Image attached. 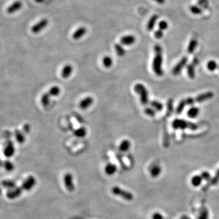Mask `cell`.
<instances>
[{
    "instance_id": "44dd1931",
    "label": "cell",
    "mask_w": 219,
    "mask_h": 219,
    "mask_svg": "<svg viewBox=\"0 0 219 219\" xmlns=\"http://www.w3.org/2000/svg\"><path fill=\"white\" fill-rule=\"evenodd\" d=\"M130 147H131V143H130V141L128 140H124L123 141H121L119 147V148L120 151L123 152H127L128 150L130 149Z\"/></svg>"
},
{
    "instance_id": "4fadbf2b",
    "label": "cell",
    "mask_w": 219,
    "mask_h": 219,
    "mask_svg": "<svg viewBox=\"0 0 219 219\" xmlns=\"http://www.w3.org/2000/svg\"><path fill=\"white\" fill-rule=\"evenodd\" d=\"M87 32V29L85 27H80L78 28L73 34V39L77 40L84 36Z\"/></svg>"
},
{
    "instance_id": "74e56055",
    "label": "cell",
    "mask_w": 219,
    "mask_h": 219,
    "mask_svg": "<svg viewBox=\"0 0 219 219\" xmlns=\"http://www.w3.org/2000/svg\"><path fill=\"white\" fill-rule=\"evenodd\" d=\"M184 101L186 105H193L195 103V99L191 98V97L185 99H184Z\"/></svg>"
},
{
    "instance_id": "3957f363",
    "label": "cell",
    "mask_w": 219,
    "mask_h": 219,
    "mask_svg": "<svg viewBox=\"0 0 219 219\" xmlns=\"http://www.w3.org/2000/svg\"><path fill=\"white\" fill-rule=\"evenodd\" d=\"M134 90L140 95L141 104L147 105L148 102V93L146 87L141 84H137L134 87Z\"/></svg>"
},
{
    "instance_id": "836d02e7",
    "label": "cell",
    "mask_w": 219,
    "mask_h": 219,
    "mask_svg": "<svg viewBox=\"0 0 219 219\" xmlns=\"http://www.w3.org/2000/svg\"><path fill=\"white\" fill-rule=\"evenodd\" d=\"M158 27H159V29L162 30V31H164V30H166L168 27H169V24L166 21H161L159 23H158Z\"/></svg>"
},
{
    "instance_id": "e575fe53",
    "label": "cell",
    "mask_w": 219,
    "mask_h": 219,
    "mask_svg": "<svg viewBox=\"0 0 219 219\" xmlns=\"http://www.w3.org/2000/svg\"><path fill=\"white\" fill-rule=\"evenodd\" d=\"M186 106L184 100H182L180 104H178L177 108V114H181L182 113V110L184 109V107Z\"/></svg>"
},
{
    "instance_id": "6da1fadb",
    "label": "cell",
    "mask_w": 219,
    "mask_h": 219,
    "mask_svg": "<svg viewBox=\"0 0 219 219\" xmlns=\"http://www.w3.org/2000/svg\"><path fill=\"white\" fill-rule=\"evenodd\" d=\"M155 56L152 63V69L155 74L158 76L163 75L162 68L163 65V49L160 45H156L154 47Z\"/></svg>"
},
{
    "instance_id": "4316f807",
    "label": "cell",
    "mask_w": 219,
    "mask_h": 219,
    "mask_svg": "<svg viewBox=\"0 0 219 219\" xmlns=\"http://www.w3.org/2000/svg\"><path fill=\"white\" fill-rule=\"evenodd\" d=\"M187 72L189 77L191 79H194L195 77V68L194 64H190L187 66Z\"/></svg>"
},
{
    "instance_id": "277c9868",
    "label": "cell",
    "mask_w": 219,
    "mask_h": 219,
    "mask_svg": "<svg viewBox=\"0 0 219 219\" xmlns=\"http://www.w3.org/2000/svg\"><path fill=\"white\" fill-rule=\"evenodd\" d=\"M111 192L116 196H119L125 200L130 201L132 200L133 199V195L128 192L127 191H126L118 186H114L111 189Z\"/></svg>"
},
{
    "instance_id": "5bb4252c",
    "label": "cell",
    "mask_w": 219,
    "mask_h": 219,
    "mask_svg": "<svg viewBox=\"0 0 219 219\" xmlns=\"http://www.w3.org/2000/svg\"><path fill=\"white\" fill-rule=\"evenodd\" d=\"M162 171L161 167L158 165H153L150 169V174L152 178H157L160 176Z\"/></svg>"
},
{
    "instance_id": "8d00e7d4",
    "label": "cell",
    "mask_w": 219,
    "mask_h": 219,
    "mask_svg": "<svg viewBox=\"0 0 219 219\" xmlns=\"http://www.w3.org/2000/svg\"><path fill=\"white\" fill-rule=\"evenodd\" d=\"M201 176L203 178V180L204 179V180H206V181H209L211 180V175L210 174L207 172V171H204L201 173Z\"/></svg>"
},
{
    "instance_id": "5b68a950",
    "label": "cell",
    "mask_w": 219,
    "mask_h": 219,
    "mask_svg": "<svg viewBox=\"0 0 219 219\" xmlns=\"http://www.w3.org/2000/svg\"><path fill=\"white\" fill-rule=\"evenodd\" d=\"M64 184L68 191L72 192L75 189V185L73 181V175L71 173H67L63 178Z\"/></svg>"
},
{
    "instance_id": "d4e9b609",
    "label": "cell",
    "mask_w": 219,
    "mask_h": 219,
    "mask_svg": "<svg viewBox=\"0 0 219 219\" xmlns=\"http://www.w3.org/2000/svg\"><path fill=\"white\" fill-rule=\"evenodd\" d=\"M51 96L49 95V94L48 93V92L44 93L41 98V102L43 105L44 106H47L49 104L50 102V97Z\"/></svg>"
},
{
    "instance_id": "7402d4cb",
    "label": "cell",
    "mask_w": 219,
    "mask_h": 219,
    "mask_svg": "<svg viewBox=\"0 0 219 219\" xmlns=\"http://www.w3.org/2000/svg\"><path fill=\"white\" fill-rule=\"evenodd\" d=\"M114 49L116 53V54L119 57H122L126 54V51L121 44H115Z\"/></svg>"
},
{
    "instance_id": "f6af8a7d",
    "label": "cell",
    "mask_w": 219,
    "mask_h": 219,
    "mask_svg": "<svg viewBox=\"0 0 219 219\" xmlns=\"http://www.w3.org/2000/svg\"><path fill=\"white\" fill-rule=\"evenodd\" d=\"M35 1L36 2H38V3H41V2H44L45 0H35Z\"/></svg>"
},
{
    "instance_id": "30bf717a",
    "label": "cell",
    "mask_w": 219,
    "mask_h": 219,
    "mask_svg": "<svg viewBox=\"0 0 219 219\" xmlns=\"http://www.w3.org/2000/svg\"><path fill=\"white\" fill-rule=\"evenodd\" d=\"M22 191H23V189L21 187H15L14 189L7 192V193L6 194L7 197L11 200L15 199L21 195Z\"/></svg>"
},
{
    "instance_id": "7bdbcfd3",
    "label": "cell",
    "mask_w": 219,
    "mask_h": 219,
    "mask_svg": "<svg viewBox=\"0 0 219 219\" xmlns=\"http://www.w3.org/2000/svg\"><path fill=\"white\" fill-rule=\"evenodd\" d=\"M5 168L7 171H12L14 169V165L11 162H6L5 164Z\"/></svg>"
},
{
    "instance_id": "4dcf8cb0",
    "label": "cell",
    "mask_w": 219,
    "mask_h": 219,
    "mask_svg": "<svg viewBox=\"0 0 219 219\" xmlns=\"http://www.w3.org/2000/svg\"><path fill=\"white\" fill-rule=\"evenodd\" d=\"M190 11L195 15H199L202 13V10L199 6H195V5H192L189 7Z\"/></svg>"
},
{
    "instance_id": "f546056e",
    "label": "cell",
    "mask_w": 219,
    "mask_h": 219,
    "mask_svg": "<svg viewBox=\"0 0 219 219\" xmlns=\"http://www.w3.org/2000/svg\"><path fill=\"white\" fill-rule=\"evenodd\" d=\"M217 67H218V65H217V63L214 60L209 61L207 64V68H208V70H209L210 71H213L216 70L217 68Z\"/></svg>"
},
{
    "instance_id": "7a4b0ae2",
    "label": "cell",
    "mask_w": 219,
    "mask_h": 219,
    "mask_svg": "<svg viewBox=\"0 0 219 219\" xmlns=\"http://www.w3.org/2000/svg\"><path fill=\"white\" fill-rule=\"evenodd\" d=\"M173 128L175 129H191L192 130H197L198 128V126L196 124L190 122L182 119H175L172 123Z\"/></svg>"
},
{
    "instance_id": "ba28073f",
    "label": "cell",
    "mask_w": 219,
    "mask_h": 219,
    "mask_svg": "<svg viewBox=\"0 0 219 219\" xmlns=\"http://www.w3.org/2000/svg\"><path fill=\"white\" fill-rule=\"evenodd\" d=\"M187 58L186 57H184L182 58V60L177 64V65L174 68L172 73L174 75H178L182 71V68L186 66L187 62Z\"/></svg>"
},
{
    "instance_id": "9a60e30c",
    "label": "cell",
    "mask_w": 219,
    "mask_h": 219,
    "mask_svg": "<svg viewBox=\"0 0 219 219\" xmlns=\"http://www.w3.org/2000/svg\"><path fill=\"white\" fill-rule=\"evenodd\" d=\"M22 6H23V4L21 1H16L7 8V12L8 14L15 13L18 11L19 9H21Z\"/></svg>"
},
{
    "instance_id": "2e32d148",
    "label": "cell",
    "mask_w": 219,
    "mask_h": 219,
    "mask_svg": "<svg viewBox=\"0 0 219 219\" xmlns=\"http://www.w3.org/2000/svg\"><path fill=\"white\" fill-rule=\"evenodd\" d=\"M73 67L71 65H66L62 69L61 75L64 79L68 78L73 73Z\"/></svg>"
},
{
    "instance_id": "1f68e13d",
    "label": "cell",
    "mask_w": 219,
    "mask_h": 219,
    "mask_svg": "<svg viewBox=\"0 0 219 219\" xmlns=\"http://www.w3.org/2000/svg\"><path fill=\"white\" fill-rule=\"evenodd\" d=\"M2 184L4 187L7 188H14L15 187V183L12 181H7L5 180L2 182Z\"/></svg>"
},
{
    "instance_id": "8992f818",
    "label": "cell",
    "mask_w": 219,
    "mask_h": 219,
    "mask_svg": "<svg viewBox=\"0 0 219 219\" xmlns=\"http://www.w3.org/2000/svg\"><path fill=\"white\" fill-rule=\"evenodd\" d=\"M36 179L34 176L28 177L22 183L21 188L26 191H31L36 184Z\"/></svg>"
},
{
    "instance_id": "9c48e42d",
    "label": "cell",
    "mask_w": 219,
    "mask_h": 219,
    "mask_svg": "<svg viewBox=\"0 0 219 219\" xmlns=\"http://www.w3.org/2000/svg\"><path fill=\"white\" fill-rule=\"evenodd\" d=\"M213 96H214V94L212 92H204V93L201 94L194 99H195V103L196 102L201 103V102H203L212 99L213 97Z\"/></svg>"
},
{
    "instance_id": "ab89813d",
    "label": "cell",
    "mask_w": 219,
    "mask_h": 219,
    "mask_svg": "<svg viewBox=\"0 0 219 219\" xmlns=\"http://www.w3.org/2000/svg\"><path fill=\"white\" fill-rule=\"evenodd\" d=\"M154 36H155L158 38V39H160L163 36V32L162 30L161 29H158L157 31L155 32V34H154Z\"/></svg>"
},
{
    "instance_id": "83f0119b",
    "label": "cell",
    "mask_w": 219,
    "mask_h": 219,
    "mask_svg": "<svg viewBox=\"0 0 219 219\" xmlns=\"http://www.w3.org/2000/svg\"><path fill=\"white\" fill-rule=\"evenodd\" d=\"M103 65L106 68H110L113 65V60L111 57L106 55L103 58Z\"/></svg>"
},
{
    "instance_id": "8fae6325",
    "label": "cell",
    "mask_w": 219,
    "mask_h": 219,
    "mask_svg": "<svg viewBox=\"0 0 219 219\" xmlns=\"http://www.w3.org/2000/svg\"><path fill=\"white\" fill-rule=\"evenodd\" d=\"M94 99L91 96L86 97L83 99L79 103V107L82 110H87L93 104Z\"/></svg>"
},
{
    "instance_id": "ac0fdd59",
    "label": "cell",
    "mask_w": 219,
    "mask_h": 219,
    "mask_svg": "<svg viewBox=\"0 0 219 219\" xmlns=\"http://www.w3.org/2000/svg\"><path fill=\"white\" fill-rule=\"evenodd\" d=\"M158 19V16L157 15H154L150 18L147 25V29L148 31H152Z\"/></svg>"
},
{
    "instance_id": "603a6c76",
    "label": "cell",
    "mask_w": 219,
    "mask_h": 219,
    "mask_svg": "<svg viewBox=\"0 0 219 219\" xmlns=\"http://www.w3.org/2000/svg\"><path fill=\"white\" fill-rule=\"evenodd\" d=\"M202 181H203V178H202L201 176L197 175L194 176L192 178V179H191V184L194 187H199V186H200V184L202 182Z\"/></svg>"
},
{
    "instance_id": "ffe728a7",
    "label": "cell",
    "mask_w": 219,
    "mask_h": 219,
    "mask_svg": "<svg viewBox=\"0 0 219 219\" xmlns=\"http://www.w3.org/2000/svg\"><path fill=\"white\" fill-rule=\"evenodd\" d=\"M74 135L77 138H84L87 134V130L84 127L79 128L74 131Z\"/></svg>"
},
{
    "instance_id": "484cf974",
    "label": "cell",
    "mask_w": 219,
    "mask_h": 219,
    "mask_svg": "<svg viewBox=\"0 0 219 219\" xmlns=\"http://www.w3.org/2000/svg\"><path fill=\"white\" fill-rule=\"evenodd\" d=\"M60 91H61V90L58 86H53L49 89V90L48 91V93L49 94V95L51 96L55 97V96H57L60 94Z\"/></svg>"
},
{
    "instance_id": "d590c367",
    "label": "cell",
    "mask_w": 219,
    "mask_h": 219,
    "mask_svg": "<svg viewBox=\"0 0 219 219\" xmlns=\"http://www.w3.org/2000/svg\"><path fill=\"white\" fill-rule=\"evenodd\" d=\"M144 112L147 115H148L149 116H154L156 114V112L154 109H153L152 108H149V107L145 109Z\"/></svg>"
},
{
    "instance_id": "52a82bcc",
    "label": "cell",
    "mask_w": 219,
    "mask_h": 219,
    "mask_svg": "<svg viewBox=\"0 0 219 219\" xmlns=\"http://www.w3.org/2000/svg\"><path fill=\"white\" fill-rule=\"evenodd\" d=\"M49 21L46 18H43L36 23L31 28V31L34 34H37L43 31L48 24Z\"/></svg>"
},
{
    "instance_id": "d6986e66",
    "label": "cell",
    "mask_w": 219,
    "mask_h": 219,
    "mask_svg": "<svg viewBox=\"0 0 219 219\" xmlns=\"http://www.w3.org/2000/svg\"><path fill=\"white\" fill-rule=\"evenodd\" d=\"M198 45V41L196 38H192L190 41L187 46V53L192 54L195 50Z\"/></svg>"
},
{
    "instance_id": "f1b7e54d",
    "label": "cell",
    "mask_w": 219,
    "mask_h": 219,
    "mask_svg": "<svg viewBox=\"0 0 219 219\" xmlns=\"http://www.w3.org/2000/svg\"><path fill=\"white\" fill-rule=\"evenodd\" d=\"M150 105L154 109L157 110V111H161L163 109V105L158 102V101H153L150 102Z\"/></svg>"
},
{
    "instance_id": "cb8c5ba5",
    "label": "cell",
    "mask_w": 219,
    "mask_h": 219,
    "mask_svg": "<svg viewBox=\"0 0 219 219\" xmlns=\"http://www.w3.org/2000/svg\"><path fill=\"white\" fill-rule=\"evenodd\" d=\"M199 111H200V110L198 108L193 107L187 111V114L191 118H195L199 115Z\"/></svg>"
},
{
    "instance_id": "d6a6232c",
    "label": "cell",
    "mask_w": 219,
    "mask_h": 219,
    "mask_svg": "<svg viewBox=\"0 0 219 219\" xmlns=\"http://www.w3.org/2000/svg\"><path fill=\"white\" fill-rule=\"evenodd\" d=\"M209 219V213L206 209H204L201 211L200 214L197 219Z\"/></svg>"
},
{
    "instance_id": "7c38bea8",
    "label": "cell",
    "mask_w": 219,
    "mask_h": 219,
    "mask_svg": "<svg viewBox=\"0 0 219 219\" xmlns=\"http://www.w3.org/2000/svg\"><path fill=\"white\" fill-rule=\"evenodd\" d=\"M136 41V38L132 35L125 36L121 38L120 42L121 45L125 46H130L135 43Z\"/></svg>"
},
{
    "instance_id": "60d3db41",
    "label": "cell",
    "mask_w": 219,
    "mask_h": 219,
    "mask_svg": "<svg viewBox=\"0 0 219 219\" xmlns=\"http://www.w3.org/2000/svg\"><path fill=\"white\" fill-rule=\"evenodd\" d=\"M152 219H164L163 216L160 213H154L152 216Z\"/></svg>"
},
{
    "instance_id": "b9f144b4",
    "label": "cell",
    "mask_w": 219,
    "mask_h": 219,
    "mask_svg": "<svg viewBox=\"0 0 219 219\" xmlns=\"http://www.w3.org/2000/svg\"><path fill=\"white\" fill-rule=\"evenodd\" d=\"M198 4L199 6H201L203 7H207L209 4V2L208 0H199Z\"/></svg>"
},
{
    "instance_id": "e0dca14e",
    "label": "cell",
    "mask_w": 219,
    "mask_h": 219,
    "mask_svg": "<svg viewBox=\"0 0 219 219\" xmlns=\"http://www.w3.org/2000/svg\"><path fill=\"white\" fill-rule=\"evenodd\" d=\"M105 172L107 175L111 176L114 175L117 171V166L113 163H109L105 167Z\"/></svg>"
},
{
    "instance_id": "ee69618b",
    "label": "cell",
    "mask_w": 219,
    "mask_h": 219,
    "mask_svg": "<svg viewBox=\"0 0 219 219\" xmlns=\"http://www.w3.org/2000/svg\"><path fill=\"white\" fill-rule=\"evenodd\" d=\"M155 1L159 4H164L165 0H155Z\"/></svg>"
},
{
    "instance_id": "f35d334b",
    "label": "cell",
    "mask_w": 219,
    "mask_h": 219,
    "mask_svg": "<svg viewBox=\"0 0 219 219\" xmlns=\"http://www.w3.org/2000/svg\"><path fill=\"white\" fill-rule=\"evenodd\" d=\"M219 182V169L217 170L216 176L212 179L211 180V184L213 185H215L216 184L217 182Z\"/></svg>"
}]
</instances>
